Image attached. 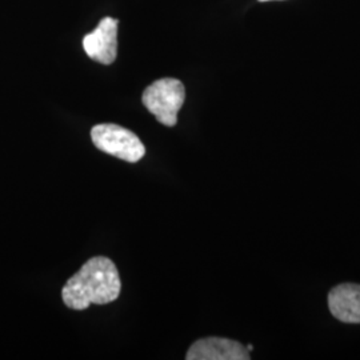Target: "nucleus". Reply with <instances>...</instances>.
Listing matches in <instances>:
<instances>
[{"mask_svg":"<svg viewBox=\"0 0 360 360\" xmlns=\"http://www.w3.org/2000/svg\"><path fill=\"white\" fill-rule=\"evenodd\" d=\"M120 290L122 282L115 263L108 257H95L67 281L62 297L68 309L83 311L91 304L103 306L115 302Z\"/></svg>","mask_w":360,"mask_h":360,"instance_id":"nucleus-1","label":"nucleus"},{"mask_svg":"<svg viewBox=\"0 0 360 360\" xmlns=\"http://www.w3.org/2000/svg\"><path fill=\"white\" fill-rule=\"evenodd\" d=\"M186 99L183 83L174 77H163L154 82L143 92L144 107L158 119L159 123L174 127L178 114Z\"/></svg>","mask_w":360,"mask_h":360,"instance_id":"nucleus-2","label":"nucleus"},{"mask_svg":"<svg viewBox=\"0 0 360 360\" xmlns=\"http://www.w3.org/2000/svg\"><path fill=\"white\" fill-rule=\"evenodd\" d=\"M91 139L102 153L116 156L124 162L136 163L146 154L141 139L127 129L116 124H98L91 129Z\"/></svg>","mask_w":360,"mask_h":360,"instance_id":"nucleus-3","label":"nucleus"},{"mask_svg":"<svg viewBox=\"0 0 360 360\" xmlns=\"http://www.w3.org/2000/svg\"><path fill=\"white\" fill-rule=\"evenodd\" d=\"M83 49L92 60L112 65L117 55V20L102 19L98 28L83 39Z\"/></svg>","mask_w":360,"mask_h":360,"instance_id":"nucleus-4","label":"nucleus"},{"mask_svg":"<svg viewBox=\"0 0 360 360\" xmlns=\"http://www.w3.org/2000/svg\"><path fill=\"white\" fill-rule=\"evenodd\" d=\"M187 360H248L250 351L242 343L226 338L199 339L188 349Z\"/></svg>","mask_w":360,"mask_h":360,"instance_id":"nucleus-5","label":"nucleus"},{"mask_svg":"<svg viewBox=\"0 0 360 360\" xmlns=\"http://www.w3.org/2000/svg\"><path fill=\"white\" fill-rule=\"evenodd\" d=\"M328 309L339 322L360 324V284L334 287L328 294Z\"/></svg>","mask_w":360,"mask_h":360,"instance_id":"nucleus-6","label":"nucleus"},{"mask_svg":"<svg viewBox=\"0 0 360 360\" xmlns=\"http://www.w3.org/2000/svg\"><path fill=\"white\" fill-rule=\"evenodd\" d=\"M247 349H248V351H252V346H247Z\"/></svg>","mask_w":360,"mask_h":360,"instance_id":"nucleus-7","label":"nucleus"},{"mask_svg":"<svg viewBox=\"0 0 360 360\" xmlns=\"http://www.w3.org/2000/svg\"><path fill=\"white\" fill-rule=\"evenodd\" d=\"M259 1H271V0H259Z\"/></svg>","mask_w":360,"mask_h":360,"instance_id":"nucleus-8","label":"nucleus"}]
</instances>
